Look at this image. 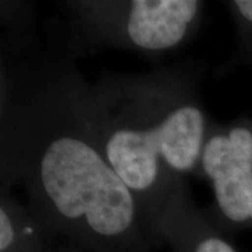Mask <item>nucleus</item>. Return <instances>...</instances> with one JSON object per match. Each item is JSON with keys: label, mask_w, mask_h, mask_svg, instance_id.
<instances>
[{"label": "nucleus", "mask_w": 252, "mask_h": 252, "mask_svg": "<svg viewBox=\"0 0 252 252\" xmlns=\"http://www.w3.org/2000/svg\"><path fill=\"white\" fill-rule=\"evenodd\" d=\"M0 184L21 187L49 235L83 252H152L139 207L99 147L90 84L64 32L3 30Z\"/></svg>", "instance_id": "1"}, {"label": "nucleus", "mask_w": 252, "mask_h": 252, "mask_svg": "<svg viewBox=\"0 0 252 252\" xmlns=\"http://www.w3.org/2000/svg\"><path fill=\"white\" fill-rule=\"evenodd\" d=\"M94 132L107 161L129 189L152 238L175 189L199 175L213 121L195 74L160 67L140 74L104 76L90 84Z\"/></svg>", "instance_id": "2"}, {"label": "nucleus", "mask_w": 252, "mask_h": 252, "mask_svg": "<svg viewBox=\"0 0 252 252\" xmlns=\"http://www.w3.org/2000/svg\"><path fill=\"white\" fill-rule=\"evenodd\" d=\"M67 48L76 58L105 48L147 56L175 52L202 24L200 0H73L63 1Z\"/></svg>", "instance_id": "3"}, {"label": "nucleus", "mask_w": 252, "mask_h": 252, "mask_svg": "<svg viewBox=\"0 0 252 252\" xmlns=\"http://www.w3.org/2000/svg\"><path fill=\"white\" fill-rule=\"evenodd\" d=\"M198 177L210 182L215 202L203 212L223 234L252 230V118L213 121Z\"/></svg>", "instance_id": "4"}, {"label": "nucleus", "mask_w": 252, "mask_h": 252, "mask_svg": "<svg viewBox=\"0 0 252 252\" xmlns=\"http://www.w3.org/2000/svg\"><path fill=\"white\" fill-rule=\"evenodd\" d=\"M172 252H237L195 205L185 180L181 181L158 225V244Z\"/></svg>", "instance_id": "5"}, {"label": "nucleus", "mask_w": 252, "mask_h": 252, "mask_svg": "<svg viewBox=\"0 0 252 252\" xmlns=\"http://www.w3.org/2000/svg\"><path fill=\"white\" fill-rule=\"evenodd\" d=\"M49 234L10 192L0 198V252H44Z\"/></svg>", "instance_id": "6"}, {"label": "nucleus", "mask_w": 252, "mask_h": 252, "mask_svg": "<svg viewBox=\"0 0 252 252\" xmlns=\"http://www.w3.org/2000/svg\"><path fill=\"white\" fill-rule=\"evenodd\" d=\"M223 4L234 23L240 61L252 66V0H231Z\"/></svg>", "instance_id": "7"}, {"label": "nucleus", "mask_w": 252, "mask_h": 252, "mask_svg": "<svg viewBox=\"0 0 252 252\" xmlns=\"http://www.w3.org/2000/svg\"><path fill=\"white\" fill-rule=\"evenodd\" d=\"M44 252H83V251H81L77 245H74V244L67 241L66 244H63V245H58V247H51V245H48Z\"/></svg>", "instance_id": "8"}]
</instances>
